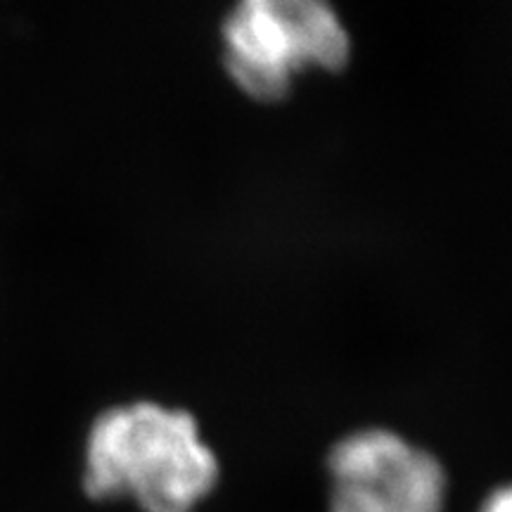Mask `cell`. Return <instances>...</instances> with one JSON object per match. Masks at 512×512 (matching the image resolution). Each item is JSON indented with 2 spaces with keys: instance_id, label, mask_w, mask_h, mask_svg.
Here are the masks:
<instances>
[{
  "instance_id": "cell-3",
  "label": "cell",
  "mask_w": 512,
  "mask_h": 512,
  "mask_svg": "<svg viewBox=\"0 0 512 512\" xmlns=\"http://www.w3.org/2000/svg\"><path fill=\"white\" fill-rule=\"evenodd\" d=\"M330 512H444L446 472L389 430H361L328 453Z\"/></svg>"
},
{
  "instance_id": "cell-4",
  "label": "cell",
  "mask_w": 512,
  "mask_h": 512,
  "mask_svg": "<svg viewBox=\"0 0 512 512\" xmlns=\"http://www.w3.org/2000/svg\"><path fill=\"white\" fill-rule=\"evenodd\" d=\"M482 512H512V484L496 489L494 494L486 498Z\"/></svg>"
},
{
  "instance_id": "cell-1",
  "label": "cell",
  "mask_w": 512,
  "mask_h": 512,
  "mask_svg": "<svg viewBox=\"0 0 512 512\" xmlns=\"http://www.w3.org/2000/svg\"><path fill=\"white\" fill-rule=\"evenodd\" d=\"M219 475L188 411L128 403L100 413L88 432L83 489L95 501L133 498L143 512H192Z\"/></svg>"
},
{
  "instance_id": "cell-2",
  "label": "cell",
  "mask_w": 512,
  "mask_h": 512,
  "mask_svg": "<svg viewBox=\"0 0 512 512\" xmlns=\"http://www.w3.org/2000/svg\"><path fill=\"white\" fill-rule=\"evenodd\" d=\"M223 62L252 100L280 102L294 76L349 64L351 38L342 19L320 0H245L223 19Z\"/></svg>"
}]
</instances>
